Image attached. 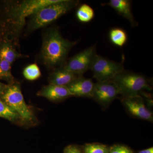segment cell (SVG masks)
Segmentation results:
<instances>
[{
  "label": "cell",
  "mask_w": 153,
  "mask_h": 153,
  "mask_svg": "<svg viewBox=\"0 0 153 153\" xmlns=\"http://www.w3.org/2000/svg\"><path fill=\"white\" fill-rule=\"evenodd\" d=\"M109 38L111 43L115 46L122 47L127 41V34L122 28H114L110 30Z\"/></svg>",
  "instance_id": "15"
},
{
  "label": "cell",
  "mask_w": 153,
  "mask_h": 153,
  "mask_svg": "<svg viewBox=\"0 0 153 153\" xmlns=\"http://www.w3.org/2000/svg\"><path fill=\"white\" fill-rule=\"evenodd\" d=\"M25 55L19 53L12 44L7 41H3L0 44V58L6 60L11 65L19 58Z\"/></svg>",
  "instance_id": "14"
},
{
  "label": "cell",
  "mask_w": 153,
  "mask_h": 153,
  "mask_svg": "<svg viewBox=\"0 0 153 153\" xmlns=\"http://www.w3.org/2000/svg\"><path fill=\"white\" fill-rule=\"evenodd\" d=\"M123 103L128 111L135 117L152 122L153 113L145 105L140 96L132 97H124Z\"/></svg>",
  "instance_id": "9"
},
{
  "label": "cell",
  "mask_w": 153,
  "mask_h": 153,
  "mask_svg": "<svg viewBox=\"0 0 153 153\" xmlns=\"http://www.w3.org/2000/svg\"><path fill=\"white\" fill-rule=\"evenodd\" d=\"M90 70L97 82L111 80L120 72L124 71L123 65L97 54L94 58Z\"/></svg>",
  "instance_id": "5"
},
{
  "label": "cell",
  "mask_w": 153,
  "mask_h": 153,
  "mask_svg": "<svg viewBox=\"0 0 153 153\" xmlns=\"http://www.w3.org/2000/svg\"><path fill=\"white\" fill-rule=\"evenodd\" d=\"M76 17L81 23H87L90 22L94 17V12L93 8L87 4L81 5L76 12Z\"/></svg>",
  "instance_id": "16"
},
{
  "label": "cell",
  "mask_w": 153,
  "mask_h": 153,
  "mask_svg": "<svg viewBox=\"0 0 153 153\" xmlns=\"http://www.w3.org/2000/svg\"><path fill=\"white\" fill-rule=\"evenodd\" d=\"M79 76L62 67L54 70L49 75L48 81L50 84L66 86Z\"/></svg>",
  "instance_id": "12"
},
{
  "label": "cell",
  "mask_w": 153,
  "mask_h": 153,
  "mask_svg": "<svg viewBox=\"0 0 153 153\" xmlns=\"http://www.w3.org/2000/svg\"><path fill=\"white\" fill-rule=\"evenodd\" d=\"M63 153H83L81 149L76 145H70L64 149Z\"/></svg>",
  "instance_id": "22"
},
{
  "label": "cell",
  "mask_w": 153,
  "mask_h": 153,
  "mask_svg": "<svg viewBox=\"0 0 153 153\" xmlns=\"http://www.w3.org/2000/svg\"><path fill=\"white\" fill-rule=\"evenodd\" d=\"M116 85L120 94L124 97L140 96L144 90L152 91L147 80L141 74L123 71L111 79Z\"/></svg>",
  "instance_id": "3"
},
{
  "label": "cell",
  "mask_w": 153,
  "mask_h": 153,
  "mask_svg": "<svg viewBox=\"0 0 153 153\" xmlns=\"http://www.w3.org/2000/svg\"><path fill=\"white\" fill-rule=\"evenodd\" d=\"M109 153H134L130 148L124 145L115 144L109 148Z\"/></svg>",
  "instance_id": "21"
},
{
  "label": "cell",
  "mask_w": 153,
  "mask_h": 153,
  "mask_svg": "<svg viewBox=\"0 0 153 153\" xmlns=\"http://www.w3.org/2000/svg\"><path fill=\"white\" fill-rule=\"evenodd\" d=\"M37 95L54 102L60 101L72 96L66 86L50 84L42 87L37 92Z\"/></svg>",
  "instance_id": "11"
},
{
  "label": "cell",
  "mask_w": 153,
  "mask_h": 153,
  "mask_svg": "<svg viewBox=\"0 0 153 153\" xmlns=\"http://www.w3.org/2000/svg\"><path fill=\"white\" fill-rule=\"evenodd\" d=\"M0 79H4L10 83L15 82L11 72V65L6 60L0 58Z\"/></svg>",
  "instance_id": "18"
},
{
  "label": "cell",
  "mask_w": 153,
  "mask_h": 153,
  "mask_svg": "<svg viewBox=\"0 0 153 153\" xmlns=\"http://www.w3.org/2000/svg\"><path fill=\"white\" fill-rule=\"evenodd\" d=\"M7 85H5V84L0 82V96L2 94L5 89L7 87Z\"/></svg>",
  "instance_id": "24"
},
{
  "label": "cell",
  "mask_w": 153,
  "mask_h": 153,
  "mask_svg": "<svg viewBox=\"0 0 153 153\" xmlns=\"http://www.w3.org/2000/svg\"><path fill=\"white\" fill-rule=\"evenodd\" d=\"M76 43L63 38L57 28L49 29L43 38L41 53L43 63L49 68L62 66L68 52Z\"/></svg>",
  "instance_id": "1"
},
{
  "label": "cell",
  "mask_w": 153,
  "mask_h": 153,
  "mask_svg": "<svg viewBox=\"0 0 153 153\" xmlns=\"http://www.w3.org/2000/svg\"><path fill=\"white\" fill-rule=\"evenodd\" d=\"M95 83L91 79L79 76L66 86L72 96L92 98Z\"/></svg>",
  "instance_id": "10"
},
{
  "label": "cell",
  "mask_w": 153,
  "mask_h": 153,
  "mask_svg": "<svg viewBox=\"0 0 153 153\" xmlns=\"http://www.w3.org/2000/svg\"><path fill=\"white\" fill-rule=\"evenodd\" d=\"M128 20L133 27L137 25L131 11V2L128 0H110L106 4Z\"/></svg>",
  "instance_id": "13"
},
{
  "label": "cell",
  "mask_w": 153,
  "mask_h": 153,
  "mask_svg": "<svg viewBox=\"0 0 153 153\" xmlns=\"http://www.w3.org/2000/svg\"><path fill=\"white\" fill-rule=\"evenodd\" d=\"M138 153H153V147H150L138 152Z\"/></svg>",
  "instance_id": "23"
},
{
  "label": "cell",
  "mask_w": 153,
  "mask_h": 153,
  "mask_svg": "<svg viewBox=\"0 0 153 153\" xmlns=\"http://www.w3.org/2000/svg\"><path fill=\"white\" fill-rule=\"evenodd\" d=\"M59 0H29L25 1L17 6L12 12V16L18 27H22L25 19L29 16H33L37 11L52 4L59 1Z\"/></svg>",
  "instance_id": "6"
},
{
  "label": "cell",
  "mask_w": 153,
  "mask_h": 153,
  "mask_svg": "<svg viewBox=\"0 0 153 153\" xmlns=\"http://www.w3.org/2000/svg\"><path fill=\"white\" fill-rule=\"evenodd\" d=\"M0 98L18 114L22 120L26 122L33 120V111L25 102L21 85L18 82L15 81L7 85Z\"/></svg>",
  "instance_id": "4"
},
{
  "label": "cell",
  "mask_w": 153,
  "mask_h": 153,
  "mask_svg": "<svg viewBox=\"0 0 153 153\" xmlns=\"http://www.w3.org/2000/svg\"><path fill=\"white\" fill-rule=\"evenodd\" d=\"M23 75L26 79L34 81L41 76L40 68L36 63H33L25 67L23 71Z\"/></svg>",
  "instance_id": "19"
},
{
  "label": "cell",
  "mask_w": 153,
  "mask_h": 153,
  "mask_svg": "<svg viewBox=\"0 0 153 153\" xmlns=\"http://www.w3.org/2000/svg\"><path fill=\"white\" fill-rule=\"evenodd\" d=\"M96 54L95 46L88 47L70 58L63 68L78 76H82L90 70Z\"/></svg>",
  "instance_id": "7"
},
{
  "label": "cell",
  "mask_w": 153,
  "mask_h": 153,
  "mask_svg": "<svg viewBox=\"0 0 153 153\" xmlns=\"http://www.w3.org/2000/svg\"><path fill=\"white\" fill-rule=\"evenodd\" d=\"M0 117L10 121H16L21 118L13 108L0 98Z\"/></svg>",
  "instance_id": "17"
},
{
  "label": "cell",
  "mask_w": 153,
  "mask_h": 153,
  "mask_svg": "<svg viewBox=\"0 0 153 153\" xmlns=\"http://www.w3.org/2000/svg\"><path fill=\"white\" fill-rule=\"evenodd\" d=\"M79 1L59 0L57 2L44 7L32 16L28 31H35L55 22L76 7Z\"/></svg>",
  "instance_id": "2"
},
{
  "label": "cell",
  "mask_w": 153,
  "mask_h": 153,
  "mask_svg": "<svg viewBox=\"0 0 153 153\" xmlns=\"http://www.w3.org/2000/svg\"><path fill=\"white\" fill-rule=\"evenodd\" d=\"M109 147L98 143H87L83 148L84 153H109Z\"/></svg>",
  "instance_id": "20"
},
{
  "label": "cell",
  "mask_w": 153,
  "mask_h": 153,
  "mask_svg": "<svg viewBox=\"0 0 153 153\" xmlns=\"http://www.w3.org/2000/svg\"><path fill=\"white\" fill-rule=\"evenodd\" d=\"M119 94L116 85L111 80L95 83L92 98L102 106L106 108Z\"/></svg>",
  "instance_id": "8"
}]
</instances>
